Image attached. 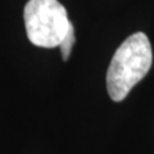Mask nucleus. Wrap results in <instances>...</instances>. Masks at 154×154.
<instances>
[{
  "label": "nucleus",
  "mask_w": 154,
  "mask_h": 154,
  "mask_svg": "<svg viewBox=\"0 0 154 154\" xmlns=\"http://www.w3.org/2000/svg\"><path fill=\"white\" fill-rule=\"evenodd\" d=\"M152 63L153 51L148 36L143 32L128 36L116 50L108 67L107 89L112 100L122 102L145 77Z\"/></svg>",
  "instance_id": "f257e3e1"
},
{
  "label": "nucleus",
  "mask_w": 154,
  "mask_h": 154,
  "mask_svg": "<svg viewBox=\"0 0 154 154\" xmlns=\"http://www.w3.org/2000/svg\"><path fill=\"white\" fill-rule=\"evenodd\" d=\"M23 18L28 40L40 48L59 46L71 23L58 0H28Z\"/></svg>",
  "instance_id": "f03ea898"
},
{
  "label": "nucleus",
  "mask_w": 154,
  "mask_h": 154,
  "mask_svg": "<svg viewBox=\"0 0 154 154\" xmlns=\"http://www.w3.org/2000/svg\"><path fill=\"white\" fill-rule=\"evenodd\" d=\"M73 44H75V30H73V26H72V23H69L66 36L63 37V40H62L60 45H59L60 51H62V57H63L64 60H68Z\"/></svg>",
  "instance_id": "7ed1b4c3"
}]
</instances>
